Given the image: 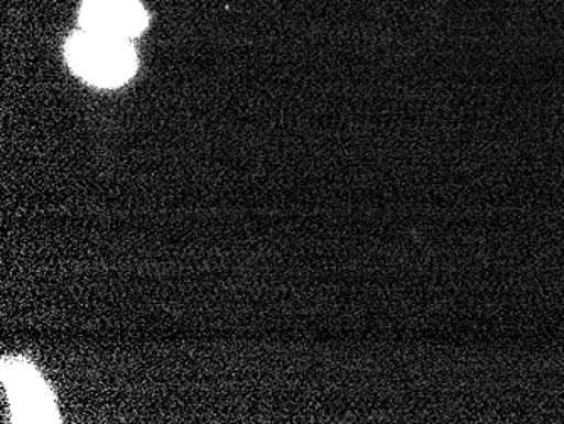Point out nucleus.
<instances>
[{"label":"nucleus","instance_id":"1","mask_svg":"<svg viewBox=\"0 0 564 424\" xmlns=\"http://www.w3.org/2000/svg\"><path fill=\"white\" fill-rule=\"evenodd\" d=\"M69 68L98 88H119L138 69V55L131 41L80 30L65 47Z\"/></svg>","mask_w":564,"mask_h":424},{"label":"nucleus","instance_id":"2","mask_svg":"<svg viewBox=\"0 0 564 424\" xmlns=\"http://www.w3.org/2000/svg\"><path fill=\"white\" fill-rule=\"evenodd\" d=\"M2 373L15 423H58L55 401L33 367L12 360Z\"/></svg>","mask_w":564,"mask_h":424},{"label":"nucleus","instance_id":"3","mask_svg":"<svg viewBox=\"0 0 564 424\" xmlns=\"http://www.w3.org/2000/svg\"><path fill=\"white\" fill-rule=\"evenodd\" d=\"M80 26L90 33L131 41L148 26V15L139 0H85Z\"/></svg>","mask_w":564,"mask_h":424}]
</instances>
